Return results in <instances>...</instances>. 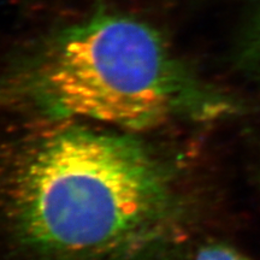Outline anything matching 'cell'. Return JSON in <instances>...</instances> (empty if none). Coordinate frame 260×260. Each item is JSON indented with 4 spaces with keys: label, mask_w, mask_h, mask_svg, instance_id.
<instances>
[{
    "label": "cell",
    "mask_w": 260,
    "mask_h": 260,
    "mask_svg": "<svg viewBox=\"0 0 260 260\" xmlns=\"http://www.w3.org/2000/svg\"><path fill=\"white\" fill-rule=\"evenodd\" d=\"M242 60L252 77L260 82V11L253 22L243 46Z\"/></svg>",
    "instance_id": "obj_3"
},
{
    "label": "cell",
    "mask_w": 260,
    "mask_h": 260,
    "mask_svg": "<svg viewBox=\"0 0 260 260\" xmlns=\"http://www.w3.org/2000/svg\"><path fill=\"white\" fill-rule=\"evenodd\" d=\"M9 174L12 224L40 260H130L177 235L183 210L172 171L128 132L52 125Z\"/></svg>",
    "instance_id": "obj_1"
},
{
    "label": "cell",
    "mask_w": 260,
    "mask_h": 260,
    "mask_svg": "<svg viewBox=\"0 0 260 260\" xmlns=\"http://www.w3.org/2000/svg\"><path fill=\"white\" fill-rule=\"evenodd\" d=\"M195 260H252L239 249L222 242L205 243L198 249Z\"/></svg>",
    "instance_id": "obj_4"
},
{
    "label": "cell",
    "mask_w": 260,
    "mask_h": 260,
    "mask_svg": "<svg viewBox=\"0 0 260 260\" xmlns=\"http://www.w3.org/2000/svg\"><path fill=\"white\" fill-rule=\"evenodd\" d=\"M25 93L58 121L135 133L176 119L232 116L239 104L191 77L159 34L136 19L99 15L68 29L42 53Z\"/></svg>",
    "instance_id": "obj_2"
}]
</instances>
